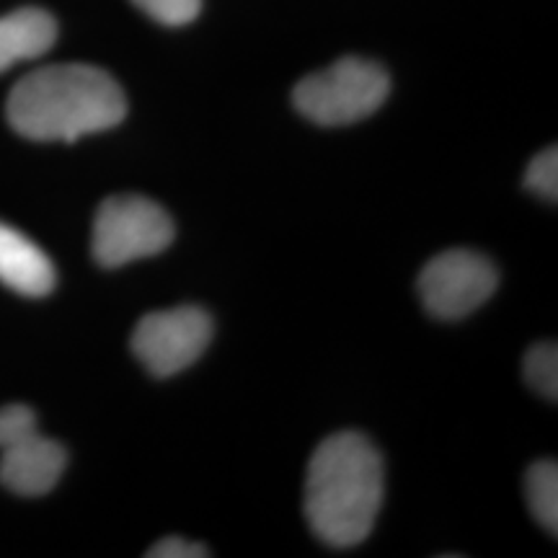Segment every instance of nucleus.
<instances>
[{"label": "nucleus", "instance_id": "obj_1", "mask_svg": "<svg viewBox=\"0 0 558 558\" xmlns=\"http://www.w3.org/2000/svg\"><path fill=\"white\" fill-rule=\"evenodd\" d=\"M9 124L37 143H75L117 128L128 117V99L107 70L94 65L39 68L13 86L5 104Z\"/></svg>", "mask_w": 558, "mask_h": 558}, {"label": "nucleus", "instance_id": "obj_2", "mask_svg": "<svg viewBox=\"0 0 558 558\" xmlns=\"http://www.w3.org/2000/svg\"><path fill=\"white\" fill-rule=\"evenodd\" d=\"M383 507V458L360 432L318 445L305 476V518L320 543L354 548L373 533Z\"/></svg>", "mask_w": 558, "mask_h": 558}, {"label": "nucleus", "instance_id": "obj_3", "mask_svg": "<svg viewBox=\"0 0 558 558\" xmlns=\"http://www.w3.org/2000/svg\"><path fill=\"white\" fill-rule=\"evenodd\" d=\"M390 94V78L378 62L341 58L303 78L292 90L295 109L320 128H341L375 114Z\"/></svg>", "mask_w": 558, "mask_h": 558}, {"label": "nucleus", "instance_id": "obj_4", "mask_svg": "<svg viewBox=\"0 0 558 558\" xmlns=\"http://www.w3.org/2000/svg\"><path fill=\"white\" fill-rule=\"evenodd\" d=\"M177 228L158 202L140 194H120L101 202L94 220V259L107 269L163 254Z\"/></svg>", "mask_w": 558, "mask_h": 558}, {"label": "nucleus", "instance_id": "obj_5", "mask_svg": "<svg viewBox=\"0 0 558 558\" xmlns=\"http://www.w3.org/2000/svg\"><path fill=\"white\" fill-rule=\"evenodd\" d=\"M68 465L60 442L41 437L37 416L24 403L0 409V484L19 497H41L58 486Z\"/></svg>", "mask_w": 558, "mask_h": 558}, {"label": "nucleus", "instance_id": "obj_6", "mask_svg": "<svg viewBox=\"0 0 558 558\" xmlns=\"http://www.w3.org/2000/svg\"><path fill=\"white\" fill-rule=\"evenodd\" d=\"M213 333V316L199 305L156 311L137 324L132 352L153 378H171L202 357Z\"/></svg>", "mask_w": 558, "mask_h": 558}, {"label": "nucleus", "instance_id": "obj_7", "mask_svg": "<svg viewBox=\"0 0 558 558\" xmlns=\"http://www.w3.org/2000/svg\"><path fill=\"white\" fill-rule=\"evenodd\" d=\"M499 271L476 251L452 248L432 259L418 275V298L439 320L471 316L494 295Z\"/></svg>", "mask_w": 558, "mask_h": 558}, {"label": "nucleus", "instance_id": "obj_8", "mask_svg": "<svg viewBox=\"0 0 558 558\" xmlns=\"http://www.w3.org/2000/svg\"><path fill=\"white\" fill-rule=\"evenodd\" d=\"M50 256L16 228L0 222V282L26 298H45L54 290Z\"/></svg>", "mask_w": 558, "mask_h": 558}, {"label": "nucleus", "instance_id": "obj_9", "mask_svg": "<svg viewBox=\"0 0 558 558\" xmlns=\"http://www.w3.org/2000/svg\"><path fill=\"white\" fill-rule=\"evenodd\" d=\"M58 39V24L41 9H19L0 19V73L45 54Z\"/></svg>", "mask_w": 558, "mask_h": 558}, {"label": "nucleus", "instance_id": "obj_10", "mask_svg": "<svg viewBox=\"0 0 558 558\" xmlns=\"http://www.w3.org/2000/svg\"><path fill=\"white\" fill-rule=\"evenodd\" d=\"M525 499L533 518L538 525L550 533V538L558 535V465L556 460H538L530 465L525 476Z\"/></svg>", "mask_w": 558, "mask_h": 558}, {"label": "nucleus", "instance_id": "obj_11", "mask_svg": "<svg viewBox=\"0 0 558 558\" xmlns=\"http://www.w3.org/2000/svg\"><path fill=\"white\" fill-rule=\"evenodd\" d=\"M525 380L543 399H558V349L554 341H541L525 354Z\"/></svg>", "mask_w": 558, "mask_h": 558}, {"label": "nucleus", "instance_id": "obj_12", "mask_svg": "<svg viewBox=\"0 0 558 558\" xmlns=\"http://www.w3.org/2000/svg\"><path fill=\"white\" fill-rule=\"evenodd\" d=\"M525 186L538 197L556 202L558 199V150L556 145H550L538 156L533 158V163L525 171Z\"/></svg>", "mask_w": 558, "mask_h": 558}, {"label": "nucleus", "instance_id": "obj_13", "mask_svg": "<svg viewBox=\"0 0 558 558\" xmlns=\"http://www.w3.org/2000/svg\"><path fill=\"white\" fill-rule=\"evenodd\" d=\"M135 5L163 26L190 24L202 11V0H135Z\"/></svg>", "mask_w": 558, "mask_h": 558}, {"label": "nucleus", "instance_id": "obj_14", "mask_svg": "<svg viewBox=\"0 0 558 558\" xmlns=\"http://www.w3.org/2000/svg\"><path fill=\"white\" fill-rule=\"evenodd\" d=\"M148 558H205L209 556V550L199 543L184 541V538H163L153 546L148 554Z\"/></svg>", "mask_w": 558, "mask_h": 558}]
</instances>
